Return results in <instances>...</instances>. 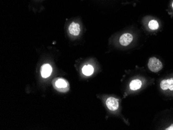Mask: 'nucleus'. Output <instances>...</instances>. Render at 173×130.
<instances>
[{
	"mask_svg": "<svg viewBox=\"0 0 173 130\" xmlns=\"http://www.w3.org/2000/svg\"></svg>",
	"mask_w": 173,
	"mask_h": 130,
	"instance_id": "nucleus-12",
	"label": "nucleus"
},
{
	"mask_svg": "<svg viewBox=\"0 0 173 130\" xmlns=\"http://www.w3.org/2000/svg\"><path fill=\"white\" fill-rule=\"evenodd\" d=\"M69 32L73 36H78L80 32V25L75 22H72L69 27Z\"/></svg>",
	"mask_w": 173,
	"mask_h": 130,
	"instance_id": "nucleus-6",
	"label": "nucleus"
},
{
	"mask_svg": "<svg viewBox=\"0 0 173 130\" xmlns=\"http://www.w3.org/2000/svg\"><path fill=\"white\" fill-rule=\"evenodd\" d=\"M106 106L109 110L115 111L119 107V102L117 99L114 97H109L106 101Z\"/></svg>",
	"mask_w": 173,
	"mask_h": 130,
	"instance_id": "nucleus-3",
	"label": "nucleus"
},
{
	"mask_svg": "<svg viewBox=\"0 0 173 130\" xmlns=\"http://www.w3.org/2000/svg\"><path fill=\"white\" fill-rule=\"evenodd\" d=\"M148 66L149 69L153 72H158L161 71L163 68V65L161 62L156 57L150 58L148 61Z\"/></svg>",
	"mask_w": 173,
	"mask_h": 130,
	"instance_id": "nucleus-2",
	"label": "nucleus"
},
{
	"mask_svg": "<svg viewBox=\"0 0 173 130\" xmlns=\"http://www.w3.org/2000/svg\"><path fill=\"white\" fill-rule=\"evenodd\" d=\"M166 130H173V124H171L170 127L165 129Z\"/></svg>",
	"mask_w": 173,
	"mask_h": 130,
	"instance_id": "nucleus-11",
	"label": "nucleus"
},
{
	"mask_svg": "<svg viewBox=\"0 0 173 130\" xmlns=\"http://www.w3.org/2000/svg\"><path fill=\"white\" fill-rule=\"evenodd\" d=\"M52 84L56 89L62 92H66L68 91L70 88L68 82L64 79H55L52 82Z\"/></svg>",
	"mask_w": 173,
	"mask_h": 130,
	"instance_id": "nucleus-1",
	"label": "nucleus"
},
{
	"mask_svg": "<svg viewBox=\"0 0 173 130\" xmlns=\"http://www.w3.org/2000/svg\"><path fill=\"white\" fill-rule=\"evenodd\" d=\"M160 87L163 90L170 89L171 91H173V78L162 80L160 83Z\"/></svg>",
	"mask_w": 173,
	"mask_h": 130,
	"instance_id": "nucleus-7",
	"label": "nucleus"
},
{
	"mask_svg": "<svg viewBox=\"0 0 173 130\" xmlns=\"http://www.w3.org/2000/svg\"><path fill=\"white\" fill-rule=\"evenodd\" d=\"M94 72V68L91 65H84L82 69V73L86 76H90Z\"/></svg>",
	"mask_w": 173,
	"mask_h": 130,
	"instance_id": "nucleus-9",
	"label": "nucleus"
},
{
	"mask_svg": "<svg viewBox=\"0 0 173 130\" xmlns=\"http://www.w3.org/2000/svg\"><path fill=\"white\" fill-rule=\"evenodd\" d=\"M133 37L130 33H125L120 36L119 38V43L123 46L129 45L132 42Z\"/></svg>",
	"mask_w": 173,
	"mask_h": 130,
	"instance_id": "nucleus-4",
	"label": "nucleus"
},
{
	"mask_svg": "<svg viewBox=\"0 0 173 130\" xmlns=\"http://www.w3.org/2000/svg\"><path fill=\"white\" fill-rule=\"evenodd\" d=\"M148 27L150 29L152 30H156L159 28V25L157 21L156 20H152L149 22Z\"/></svg>",
	"mask_w": 173,
	"mask_h": 130,
	"instance_id": "nucleus-10",
	"label": "nucleus"
},
{
	"mask_svg": "<svg viewBox=\"0 0 173 130\" xmlns=\"http://www.w3.org/2000/svg\"><path fill=\"white\" fill-rule=\"evenodd\" d=\"M142 85V82L139 79H134L130 83V88L132 90L135 91L140 89Z\"/></svg>",
	"mask_w": 173,
	"mask_h": 130,
	"instance_id": "nucleus-8",
	"label": "nucleus"
},
{
	"mask_svg": "<svg viewBox=\"0 0 173 130\" xmlns=\"http://www.w3.org/2000/svg\"><path fill=\"white\" fill-rule=\"evenodd\" d=\"M52 72V69L50 64L46 63L43 65L41 67V73L42 77L44 78H47L49 77Z\"/></svg>",
	"mask_w": 173,
	"mask_h": 130,
	"instance_id": "nucleus-5",
	"label": "nucleus"
}]
</instances>
